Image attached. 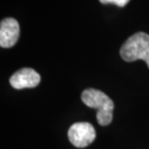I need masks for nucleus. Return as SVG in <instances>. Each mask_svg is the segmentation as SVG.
<instances>
[{"mask_svg": "<svg viewBox=\"0 0 149 149\" xmlns=\"http://www.w3.org/2000/svg\"><path fill=\"white\" fill-rule=\"evenodd\" d=\"M81 101L89 108L97 109V121L101 126H108L112 121L114 104L104 92L97 89H85L81 93Z\"/></svg>", "mask_w": 149, "mask_h": 149, "instance_id": "nucleus-1", "label": "nucleus"}, {"mask_svg": "<svg viewBox=\"0 0 149 149\" xmlns=\"http://www.w3.org/2000/svg\"><path fill=\"white\" fill-rule=\"evenodd\" d=\"M101 3L103 4H109V3H112L118 7H124L129 3L130 0H99Z\"/></svg>", "mask_w": 149, "mask_h": 149, "instance_id": "nucleus-6", "label": "nucleus"}, {"mask_svg": "<svg viewBox=\"0 0 149 149\" xmlns=\"http://www.w3.org/2000/svg\"><path fill=\"white\" fill-rule=\"evenodd\" d=\"M19 37V24L13 17H7L0 23V46L12 47L16 45Z\"/></svg>", "mask_w": 149, "mask_h": 149, "instance_id": "nucleus-5", "label": "nucleus"}, {"mask_svg": "<svg viewBox=\"0 0 149 149\" xmlns=\"http://www.w3.org/2000/svg\"><path fill=\"white\" fill-rule=\"evenodd\" d=\"M120 55L128 62L144 60L149 68V35L144 32L132 35L121 47Z\"/></svg>", "mask_w": 149, "mask_h": 149, "instance_id": "nucleus-2", "label": "nucleus"}, {"mask_svg": "<svg viewBox=\"0 0 149 149\" xmlns=\"http://www.w3.org/2000/svg\"><path fill=\"white\" fill-rule=\"evenodd\" d=\"M41 77L31 68H22L10 77V84L15 89L33 88L40 83Z\"/></svg>", "mask_w": 149, "mask_h": 149, "instance_id": "nucleus-4", "label": "nucleus"}, {"mask_svg": "<svg viewBox=\"0 0 149 149\" xmlns=\"http://www.w3.org/2000/svg\"><path fill=\"white\" fill-rule=\"evenodd\" d=\"M68 138L74 146L84 148L91 144L96 139V131L90 123L79 122L70 127L68 131Z\"/></svg>", "mask_w": 149, "mask_h": 149, "instance_id": "nucleus-3", "label": "nucleus"}]
</instances>
